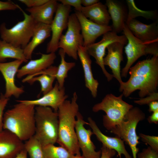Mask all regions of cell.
Here are the masks:
<instances>
[{"mask_svg":"<svg viewBox=\"0 0 158 158\" xmlns=\"http://www.w3.org/2000/svg\"><path fill=\"white\" fill-rule=\"evenodd\" d=\"M78 96L75 92L71 101L66 100L59 107L58 136L56 142L73 155L80 154L75 130L76 116L79 111Z\"/></svg>","mask_w":158,"mask_h":158,"instance_id":"2","label":"cell"},{"mask_svg":"<svg viewBox=\"0 0 158 158\" xmlns=\"http://www.w3.org/2000/svg\"><path fill=\"white\" fill-rule=\"evenodd\" d=\"M58 4L56 0H49L43 5L28 8L26 10L36 23L50 25L53 19Z\"/></svg>","mask_w":158,"mask_h":158,"instance_id":"23","label":"cell"},{"mask_svg":"<svg viewBox=\"0 0 158 158\" xmlns=\"http://www.w3.org/2000/svg\"><path fill=\"white\" fill-rule=\"evenodd\" d=\"M115 42H121L126 44L127 40L124 35L119 36L117 33L110 31L103 35L102 39L99 42L85 47L90 56L95 58V63L101 68L108 81H110L113 77L112 74H110L106 70L103 63V59L107 47L111 44Z\"/></svg>","mask_w":158,"mask_h":158,"instance_id":"10","label":"cell"},{"mask_svg":"<svg viewBox=\"0 0 158 158\" xmlns=\"http://www.w3.org/2000/svg\"><path fill=\"white\" fill-rule=\"evenodd\" d=\"M78 56L80 61L84 73L85 86L94 98L97 95L99 83L94 78L91 69L92 61L85 47L80 46L78 49Z\"/></svg>","mask_w":158,"mask_h":158,"instance_id":"22","label":"cell"},{"mask_svg":"<svg viewBox=\"0 0 158 158\" xmlns=\"http://www.w3.org/2000/svg\"><path fill=\"white\" fill-rule=\"evenodd\" d=\"M76 118L75 130L82 156L85 158H100L101 150H95L96 147L91 140V136L93 133L90 129H87L84 127L85 125H88V122L84 120L82 115L79 111Z\"/></svg>","mask_w":158,"mask_h":158,"instance_id":"12","label":"cell"},{"mask_svg":"<svg viewBox=\"0 0 158 158\" xmlns=\"http://www.w3.org/2000/svg\"><path fill=\"white\" fill-rule=\"evenodd\" d=\"M112 21L111 31L117 33L123 30L127 20L128 10L120 1L107 0L105 4Z\"/></svg>","mask_w":158,"mask_h":158,"instance_id":"21","label":"cell"},{"mask_svg":"<svg viewBox=\"0 0 158 158\" xmlns=\"http://www.w3.org/2000/svg\"><path fill=\"white\" fill-rule=\"evenodd\" d=\"M68 97V95L65 94L64 87L59 89L56 81L52 90L40 98L35 100L16 101L26 104L49 107L54 111L57 112L59 107Z\"/></svg>","mask_w":158,"mask_h":158,"instance_id":"15","label":"cell"},{"mask_svg":"<svg viewBox=\"0 0 158 158\" xmlns=\"http://www.w3.org/2000/svg\"><path fill=\"white\" fill-rule=\"evenodd\" d=\"M158 100V93L156 92L152 93L147 96L145 97L139 99V100H135L134 102L140 105L148 104L151 102Z\"/></svg>","mask_w":158,"mask_h":158,"instance_id":"35","label":"cell"},{"mask_svg":"<svg viewBox=\"0 0 158 158\" xmlns=\"http://www.w3.org/2000/svg\"><path fill=\"white\" fill-rule=\"evenodd\" d=\"M57 67L51 66L45 70L39 72L36 75H39L30 78H25L22 82H27L32 84L35 81H38L41 87V92L44 95L48 92L53 88V84L56 79V74Z\"/></svg>","mask_w":158,"mask_h":158,"instance_id":"26","label":"cell"},{"mask_svg":"<svg viewBox=\"0 0 158 158\" xmlns=\"http://www.w3.org/2000/svg\"><path fill=\"white\" fill-rule=\"evenodd\" d=\"M18 103L4 114L3 129L13 133L21 141H26L35 133V106Z\"/></svg>","mask_w":158,"mask_h":158,"instance_id":"3","label":"cell"},{"mask_svg":"<svg viewBox=\"0 0 158 158\" xmlns=\"http://www.w3.org/2000/svg\"><path fill=\"white\" fill-rule=\"evenodd\" d=\"M125 45L119 42L111 44L107 48V54L103 59L104 65L108 66L111 68L113 77L119 82L120 87L123 83L121 76L120 64L123 61V49Z\"/></svg>","mask_w":158,"mask_h":158,"instance_id":"17","label":"cell"},{"mask_svg":"<svg viewBox=\"0 0 158 158\" xmlns=\"http://www.w3.org/2000/svg\"><path fill=\"white\" fill-rule=\"evenodd\" d=\"M144 113L139 108L133 107L125 116L123 121L110 130L111 133L116 135L130 147L133 158H137L139 149L137 147L140 143L139 136L136 132L137 125L139 122L145 118Z\"/></svg>","mask_w":158,"mask_h":158,"instance_id":"7","label":"cell"},{"mask_svg":"<svg viewBox=\"0 0 158 158\" xmlns=\"http://www.w3.org/2000/svg\"><path fill=\"white\" fill-rule=\"evenodd\" d=\"M156 21L150 24L132 19L126 23L127 27L138 39L144 42H158V25Z\"/></svg>","mask_w":158,"mask_h":158,"instance_id":"16","label":"cell"},{"mask_svg":"<svg viewBox=\"0 0 158 158\" xmlns=\"http://www.w3.org/2000/svg\"><path fill=\"white\" fill-rule=\"evenodd\" d=\"M35 137L42 146L54 144L58 136L57 112L50 107L40 106L35 107Z\"/></svg>","mask_w":158,"mask_h":158,"instance_id":"4","label":"cell"},{"mask_svg":"<svg viewBox=\"0 0 158 158\" xmlns=\"http://www.w3.org/2000/svg\"><path fill=\"white\" fill-rule=\"evenodd\" d=\"M49 0H19V1L26 5L28 8L35 7L43 5Z\"/></svg>","mask_w":158,"mask_h":158,"instance_id":"37","label":"cell"},{"mask_svg":"<svg viewBox=\"0 0 158 158\" xmlns=\"http://www.w3.org/2000/svg\"><path fill=\"white\" fill-rule=\"evenodd\" d=\"M98 0H81V4L83 6L89 7L99 2Z\"/></svg>","mask_w":158,"mask_h":158,"instance_id":"42","label":"cell"},{"mask_svg":"<svg viewBox=\"0 0 158 158\" xmlns=\"http://www.w3.org/2000/svg\"><path fill=\"white\" fill-rule=\"evenodd\" d=\"M27 152L24 149L15 158H27Z\"/></svg>","mask_w":158,"mask_h":158,"instance_id":"43","label":"cell"},{"mask_svg":"<svg viewBox=\"0 0 158 158\" xmlns=\"http://www.w3.org/2000/svg\"><path fill=\"white\" fill-rule=\"evenodd\" d=\"M67 28L65 34L60 38L59 48L68 56L77 60L78 47L83 46V40L80 25L75 13L70 15Z\"/></svg>","mask_w":158,"mask_h":158,"instance_id":"9","label":"cell"},{"mask_svg":"<svg viewBox=\"0 0 158 158\" xmlns=\"http://www.w3.org/2000/svg\"><path fill=\"white\" fill-rule=\"evenodd\" d=\"M149 106V111L150 112H152L158 111V101H152L150 103Z\"/></svg>","mask_w":158,"mask_h":158,"instance_id":"41","label":"cell"},{"mask_svg":"<svg viewBox=\"0 0 158 158\" xmlns=\"http://www.w3.org/2000/svg\"><path fill=\"white\" fill-rule=\"evenodd\" d=\"M23 62L18 60L8 62H0V72L5 82V92L4 95L6 98H9L13 96L18 98L24 92L23 87H17L15 83V75Z\"/></svg>","mask_w":158,"mask_h":158,"instance_id":"13","label":"cell"},{"mask_svg":"<svg viewBox=\"0 0 158 158\" xmlns=\"http://www.w3.org/2000/svg\"><path fill=\"white\" fill-rule=\"evenodd\" d=\"M24 149L30 158H44L43 146L34 135L25 141Z\"/></svg>","mask_w":158,"mask_h":158,"instance_id":"31","label":"cell"},{"mask_svg":"<svg viewBox=\"0 0 158 158\" xmlns=\"http://www.w3.org/2000/svg\"><path fill=\"white\" fill-rule=\"evenodd\" d=\"M126 2L128 7V17L126 23L139 16L143 17L147 19L152 20L156 19L157 18V11H146L140 9L137 7L133 0H126Z\"/></svg>","mask_w":158,"mask_h":158,"instance_id":"29","label":"cell"},{"mask_svg":"<svg viewBox=\"0 0 158 158\" xmlns=\"http://www.w3.org/2000/svg\"><path fill=\"white\" fill-rule=\"evenodd\" d=\"M88 125L92 130L97 140L102 144V145L115 150L118 152V156L121 158L123 154L125 158H132L126 149L124 141L120 138L116 136L111 137L107 136L102 132L95 122L90 117L88 118Z\"/></svg>","mask_w":158,"mask_h":158,"instance_id":"20","label":"cell"},{"mask_svg":"<svg viewBox=\"0 0 158 158\" xmlns=\"http://www.w3.org/2000/svg\"><path fill=\"white\" fill-rule=\"evenodd\" d=\"M129 79L123 82L119 91L125 97L139 90L140 98L157 92L158 84V56L139 61L129 71ZM128 71V72H129Z\"/></svg>","mask_w":158,"mask_h":158,"instance_id":"1","label":"cell"},{"mask_svg":"<svg viewBox=\"0 0 158 158\" xmlns=\"http://www.w3.org/2000/svg\"><path fill=\"white\" fill-rule=\"evenodd\" d=\"M51 34L50 25L36 23L31 40L23 49L24 55L28 60L31 59L34 49L49 37Z\"/></svg>","mask_w":158,"mask_h":158,"instance_id":"24","label":"cell"},{"mask_svg":"<svg viewBox=\"0 0 158 158\" xmlns=\"http://www.w3.org/2000/svg\"><path fill=\"white\" fill-rule=\"evenodd\" d=\"M122 94L116 97L112 94L106 95L100 103L95 104L93 112L103 111L106 113L103 116V123L107 130H111L119 125L133 106L124 101Z\"/></svg>","mask_w":158,"mask_h":158,"instance_id":"5","label":"cell"},{"mask_svg":"<svg viewBox=\"0 0 158 158\" xmlns=\"http://www.w3.org/2000/svg\"><path fill=\"white\" fill-rule=\"evenodd\" d=\"M58 1L63 5L73 7L76 11L80 12H81L83 7L81 0H60Z\"/></svg>","mask_w":158,"mask_h":158,"instance_id":"36","label":"cell"},{"mask_svg":"<svg viewBox=\"0 0 158 158\" xmlns=\"http://www.w3.org/2000/svg\"><path fill=\"white\" fill-rule=\"evenodd\" d=\"M138 158H158V152L153 150L150 147L142 150L137 154Z\"/></svg>","mask_w":158,"mask_h":158,"instance_id":"34","label":"cell"},{"mask_svg":"<svg viewBox=\"0 0 158 158\" xmlns=\"http://www.w3.org/2000/svg\"><path fill=\"white\" fill-rule=\"evenodd\" d=\"M141 140L146 144L149 145L153 150L158 152V137L151 136L142 133L139 134Z\"/></svg>","mask_w":158,"mask_h":158,"instance_id":"32","label":"cell"},{"mask_svg":"<svg viewBox=\"0 0 158 158\" xmlns=\"http://www.w3.org/2000/svg\"><path fill=\"white\" fill-rule=\"evenodd\" d=\"M41 54L40 58L31 59L26 64L19 69L16 74L17 78H21L28 75L26 78H28L35 76L39 72L52 66L56 57L54 53Z\"/></svg>","mask_w":158,"mask_h":158,"instance_id":"18","label":"cell"},{"mask_svg":"<svg viewBox=\"0 0 158 158\" xmlns=\"http://www.w3.org/2000/svg\"><path fill=\"white\" fill-rule=\"evenodd\" d=\"M71 158H85L81 154H76L73 155Z\"/></svg>","mask_w":158,"mask_h":158,"instance_id":"44","label":"cell"},{"mask_svg":"<svg viewBox=\"0 0 158 158\" xmlns=\"http://www.w3.org/2000/svg\"><path fill=\"white\" fill-rule=\"evenodd\" d=\"M44 158H71L74 155L61 146L49 144L43 146Z\"/></svg>","mask_w":158,"mask_h":158,"instance_id":"30","label":"cell"},{"mask_svg":"<svg viewBox=\"0 0 158 158\" xmlns=\"http://www.w3.org/2000/svg\"><path fill=\"white\" fill-rule=\"evenodd\" d=\"M101 155L100 158H112L116 154V152L102 145L101 149Z\"/></svg>","mask_w":158,"mask_h":158,"instance_id":"39","label":"cell"},{"mask_svg":"<svg viewBox=\"0 0 158 158\" xmlns=\"http://www.w3.org/2000/svg\"><path fill=\"white\" fill-rule=\"evenodd\" d=\"M80 12L90 20L102 25H109L111 20L106 6L99 1L89 7L83 6Z\"/></svg>","mask_w":158,"mask_h":158,"instance_id":"25","label":"cell"},{"mask_svg":"<svg viewBox=\"0 0 158 158\" xmlns=\"http://www.w3.org/2000/svg\"><path fill=\"white\" fill-rule=\"evenodd\" d=\"M71 11V6L58 3L55 16L50 25L51 37L47 45V53H55L59 48V41L63 31L67 28Z\"/></svg>","mask_w":158,"mask_h":158,"instance_id":"11","label":"cell"},{"mask_svg":"<svg viewBox=\"0 0 158 158\" xmlns=\"http://www.w3.org/2000/svg\"><path fill=\"white\" fill-rule=\"evenodd\" d=\"M123 33L127 40L124 47L127 61L121 71V77L126 78L130 68L138 59L141 56L150 54L158 56V42H144L135 37L130 32L126 24Z\"/></svg>","mask_w":158,"mask_h":158,"instance_id":"8","label":"cell"},{"mask_svg":"<svg viewBox=\"0 0 158 158\" xmlns=\"http://www.w3.org/2000/svg\"><path fill=\"white\" fill-rule=\"evenodd\" d=\"M9 99L5 97L3 94L1 93L0 95V132L3 130V120L4 110L8 103Z\"/></svg>","mask_w":158,"mask_h":158,"instance_id":"33","label":"cell"},{"mask_svg":"<svg viewBox=\"0 0 158 158\" xmlns=\"http://www.w3.org/2000/svg\"><path fill=\"white\" fill-rule=\"evenodd\" d=\"M59 53L61 57V62L57 67L56 79L59 88L61 89L64 87L65 79L68 76V71L75 66V63L74 62H67L66 61V53L61 49H60Z\"/></svg>","mask_w":158,"mask_h":158,"instance_id":"28","label":"cell"},{"mask_svg":"<svg viewBox=\"0 0 158 158\" xmlns=\"http://www.w3.org/2000/svg\"><path fill=\"white\" fill-rule=\"evenodd\" d=\"M18 8L23 13L24 19L9 29L5 23H2L0 25V35L2 40L23 49L30 41L37 23L19 6Z\"/></svg>","mask_w":158,"mask_h":158,"instance_id":"6","label":"cell"},{"mask_svg":"<svg viewBox=\"0 0 158 158\" xmlns=\"http://www.w3.org/2000/svg\"><path fill=\"white\" fill-rule=\"evenodd\" d=\"M75 13L80 25L84 47L94 43L99 37L112 30L111 26L95 23L85 17L80 12L75 11Z\"/></svg>","mask_w":158,"mask_h":158,"instance_id":"14","label":"cell"},{"mask_svg":"<svg viewBox=\"0 0 158 158\" xmlns=\"http://www.w3.org/2000/svg\"><path fill=\"white\" fill-rule=\"evenodd\" d=\"M150 123H158V111L153 112L152 114L149 116L147 119Z\"/></svg>","mask_w":158,"mask_h":158,"instance_id":"40","label":"cell"},{"mask_svg":"<svg viewBox=\"0 0 158 158\" xmlns=\"http://www.w3.org/2000/svg\"><path fill=\"white\" fill-rule=\"evenodd\" d=\"M7 58H12L28 62L25 58L23 49L0 39V62H4Z\"/></svg>","mask_w":158,"mask_h":158,"instance_id":"27","label":"cell"},{"mask_svg":"<svg viewBox=\"0 0 158 158\" xmlns=\"http://www.w3.org/2000/svg\"><path fill=\"white\" fill-rule=\"evenodd\" d=\"M24 149V143L8 130L0 132V158H15Z\"/></svg>","mask_w":158,"mask_h":158,"instance_id":"19","label":"cell"},{"mask_svg":"<svg viewBox=\"0 0 158 158\" xmlns=\"http://www.w3.org/2000/svg\"><path fill=\"white\" fill-rule=\"evenodd\" d=\"M18 6L10 1H0V11L14 10L18 8Z\"/></svg>","mask_w":158,"mask_h":158,"instance_id":"38","label":"cell"}]
</instances>
